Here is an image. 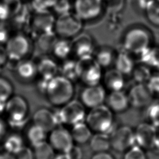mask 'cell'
<instances>
[{
	"instance_id": "1",
	"label": "cell",
	"mask_w": 159,
	"mask_h": 159,
	"mask_svg": "<svg viewBox=\"0 0 159 159\" xmlns=\"http://www.w3.org/2000/svg\"><path fill=\"white\" fill-rule=\"evenodd\" d=\"M75 88L73 81L57 75L50 80L44 95L53 106L61 107L73 99Z\"/></svg>"
},
{
	"instance_id": "2",
	"label": "cell",
	"mask_w": 159,
	"mask_h": 159,
	"mask_svg": "<svg viewBox=\"0 0 159 159\" xmlns=\"http://www.w3.org/2000/svg\"><path fill=\"white\" fill-rule=\"evenodd\" d=\"M4 114L8 127L18 130L27 123L29 114V106L26 99L21 95L12 96L6 102Z\"/></svg>"
},
{
	"instance_id": "3",
	"label": "cell",
	"mask_w": 159,
	"mask_h": 159,
	"mask_svg": "<svg viewBox=\"0 0 159 159\" xmlns=\"http://www.w3.org/2000/svg\"><path fill=\"white\" fill-rule=\"evenodd\" d=\"M85 122L92 132L108 134L113 128V112L106 105L101 104L90 109Z\"/></svg>"
},
{
	"instance_id": "4",
	"label": "cell",
	"mask_w": 159,
	"mask_h": 159,
	"mask_svg": "<svg viewBox=\"0 0 159 159\" xmlns=\"http://www.w3.org/2000/svg\"><path fill=\"white\" fill-rule=\"evenodd\" d=\"M152 35L142 27H134L125 34L122 45L124 50L131 54H141L151 45Z\"/></svg>"
},
{
	"instance_id": "5",
	"label": "cell",
	"mask_w": 159,
	"mask_h": 159,
	"mask_svg": "<svg viewBox=\"0 0 159 159\" xmlns=\"http://www.w3.org/2000/svg\"><path fill=\"white\" fill-rule=\"evenodd\" d=\"M78 78L86 86L95 85L102 80V67L92 55L76 60Z\"/></svg>"
},
{
	"instance_id": "6",
	"label": "cell",
	"mask_w": 159,
	"mask_h": 159,
	"mask_svg": "<svg viewBox=\"0 0 159 159\" xmlns=\"http://www.w3.org/2000/svg\"><path fill=\"white\" fill-rule=\"evenodd\" d=\"M83 20L74 12H66L58 15L55 19L53 31L60 38H73L81 32Z\"/></svg>"
},
{
	"instance_id": "7",
	"label": "cell",
	"mask_w": 159,
	"mask_h": 159,
	"mask_svg": "<svg viewBox=\"0 0 159 159\" xmlns=\"http://www.w3.org/2000/svg\"><path fill=\"white\" fill-rule=\"evenodd\" d=\"M54 113L58 125L64 124L73 126L85 122L86 116L84 106L80 101L73 99L61 106V108Z\"/></svg>"
},
{
	"instance_id": "8",
	"label": "cell",
	"mask_w": 159,
	"mask_h": 159,
	"mask_svg": "<svg viewBox=\"0 0 159 159\" xmlns=\"http://www.w3.org/2000/svg\"><path fill=\"white\" fill-rule=\"evenodd\" d=\"M4 47L9 61L16 63L26 58L32 49L30 40L22 34L11 35Z\"/></svg>"
},
{
	"instance_id": "9",
	"label": "cell",
	"mask_w": 159,
	"mask_h": 159,
	"mask_svg": "<svg viewBox=\"0 0 159 159\" xmlns=\"http://www.w3.org/2000/svg\"><path fill=\"white\" fill-rule=\"evenodd\" d=\"M72 8L83 21L98 18L104 9L102 0H73Z\"/></svg>"
},
{
	"instance_id": "10",
	"label": "cell",
	"mask_w": 159,
	"mask_h": 159,
	"mask_svg": "<svg viewBox=\"0 0 159 159\" xmlns=\"http://www.w3.org/2000/svg\"><path fill=\"white\" fill-rule=\"evenodd\" d=\"M110 142L114 151L125 152L135 143L134 131L129 126H120L112 132Z\"/></svg>"
},
{
	"instance_id": "11",
	"label": "cell",
	"mask_w": 159,
	"mask_h": 159,
	"mask_svg": "<svg viewBox=\"0 0 159 159\" xmlns=\"http://www.w3.org/2000/svg\"><path fill=\"white\" fill-rule=\"evenodd\" d=\"M48 143L58 152H68L74 145L71 132L61 126H57L50 132Z\"/></svg>"
},
{
	"instance_id": "12",
	"label": "cell",
	"mask_w": 159,
	"mask_h": 159,
	"mask_svg": "<svg viewBox=\"0 0 159 159\" xmlns=\"http://www.w3.org/2000/svg\"><path fill=\"white\" fill-rule=\"evenodd\" d=\"M106 98L105 88L99 84L86 86L80 94V101L85 107L89 109L103 104Z\"/></svg>"
},
{
	"instance_id": "13",
	"label": "cell",
	"mask_w": 159,
	"mask_h": 159,
	"mask_svg": "<svg viewBox=\"0 0 159 159\" xmlns=\"http://www.w3.org/2000/svg\"><path fill=\"white\" fill-rule=\"evenodd\" d=\"M55 18L48 10H36L31 19L32 29L39 35L53 31Z\"/></svg>"
},
{
	"instance_id": "14",
	"label": "cell",
	"mask_w": 159,
	"mask_h": 159,
	"mask_svg": "<svg viewBox=\"0 0 159 159\" xmlns=\"http://www.w3.org/2000/svg\"><path fill=\"white\" fill-rule=\"evenodd\" d=\"M134 139L136 145L142 148L145 150L152 148L157 139L154 127L149 123H140L134 132Z\"/></svg>"
},
{
	"instance_id": "15",
	"label": "cell",
	"mask_w": 159,
	"mask_h": 159,
	"mask_svg": "<svg viewBox=\"0 0 159 159\" xmlns=\"http://www.w3.org/2000/svg\"><path fill=\"white\" fill-rule=\"evenodd\" d=\"M153 94L147 83H136L129 90L127 94L130 106L135 108H142L150 102Z\"/></svg>"
},
{
	"instance_id": "16",
	"label": "cell",
	"mask_w": 159,
	"mask_h": 159,
	"mask_svg": "<svg viewBox=\"0 0 159 159\" xmlns=\"http://www.w3.org/2000/svg\"><path fill=\"white\" fill-rule=\"evenodd\" d=\"M71 50L76 58L92 55L94 52V43L92 37L87 33H80L72 40Z\"/></svg>"
},
{
	"instance_id": "17",
	"label": "cell",
	"mask_w": 159,
	"mask_h": 159,
	"mask_svg": "<svg viewBox=\"0 0 159 159\" xmlns=\"http://www.w3.org/2000/svg\"><path fill=\"white\" fill-rule=\"evenodd\" d=\"M32 122L41 127L47 132L58 126L55 113L45 107L39 108L35 111L32 116Z\"/></svg>"
},
{
	"instance_id": "18",
	"label": "cell",
	"mask_w": 159,
	"mask_h": 159,
	"mask_svg": "<svg viewBox=\"0 0 159 159\" xmlns=\"http://www.w3.org/2000/svg\"><path fill=\"white\" fill-rule=\"evenodd\" d=\"M106 106L113 112L116 113L123 112L130 106L127 94L122 90L111 91L106 96Z\"/></svg>"
},
{
	"instance_id": "19",
	"label": "cell",
	"mask_w": 159,
	"mask_h": 159,
	"mask_svg": "<svg viewBox=\"0 0 159 159\" xmlns=\"http://www.w3.org/2000/svg\"><path fill=\"white\" fill-rule=\"evenodd\" d=\"M15 72L16 76L21 80L31 81L38 75L37 63L31 60L25 58L16 63Z\"/></svg>"
},
{
	"instance_id": "20",
	"label": "cell",
	"mask_w": 159,
	"mask_h": 159,
	"mask_svg": "<svg viewBox=\"0 0 159 159\" xmlns=\"http://www.w3.org/2000/svg\"><path fill=\"white\" fill-rule=\"evenodd\" d=\"M102 81L104 87L110 91H120L125 84L124 75L116 68L107 70L102 75Z\"/></svg>"
},
{
	"instance_id": "21",
	"label": "cell",
	"mask_w": 159,
	"mask_h": 159,
	"mask_svg": "<svg viewBox=\"0 0 159 159\" xmlns=\"http://www.w3.org/2000/svg\"><path fill=\"white\" fill-rule=\"evenodd\" d=\"M37 72L40 77L52 79L57 76L59 71V66L55 61L49 57L41 58L37 63Z\"/></svg>"
},
{
	"instance_id": "22",
	"label": "cell",
	"mask_w": 159,
	"mask_h": 159,
	"mask_svg": "<svg viewBox=\"0 0 159 159\" xmlns=\"http://www.w3.org/2000/svg\"><path fill=\"white\" fill-rule=\"evenodd\" d=\"M114 63L115 68L124 75L131 74L135 66L131 53L125 50L122 51L116 55Z\"/></svg>"
},
{
	"instance_id": "23",
	"label": "cell",
	"mask_w": 159,
	"mask_h": 159,
	"mask_svg": "<svg viewBox=\"0 0 159 159\" xmlns=\"http://www.w3.org/2000/svg\"><path fill=\"white\" fill-rule=\"evenodd\" d=\"M24 145V141L22 135L17 132H12L6 135L2 140L1 147L3 151L15 155Z\"/></svg>"
},
{
	"instance_id": "24",
	"label": "cell",
	"mask_w": 159,
	"mask_h": 159,
	"mask_svg": "<svg viewBox=\"0 0 159 159\" xmlns=\"http://www.w3.org/2000/svg\"><path fill=\"white\" fill-rule=\"evenodd\" d=\"M20 0H0V20H6L16 16L21 11Z\"/></svg>"
},
{
	"instance_id": "25",
	"label": "cell",
	"mask_w": 159,
	"mask_h": 159,
	"mask_svg": "<svg viewBox=\"0 0 159 159\" xmlns=\"http://www.w3.org/2000/svg\"><path fill=\"white\" fill-rule=\"evenodd\" d=\"M70 132L74 143L78 144L86 143L92 136V130L85 122L73 125Z\"/></svg>"
},
{
	"instance_id": "26",
	"label": "cell",
	"mask_w": 159,
	"mask_h": 159,
	"mask_svg": "<svg viewBox=\"0 0 159 159\" xmlns=\"http://www.w3.org/2000/svg\"><path fill=\"white\" fill-rule=\"evenodd\" d=\"M51 52L57 59L66 60L72 54L71 40L68 39H57L52 48Z\"/></svg>"
},
{
	"instance_id": "27",
	"label": "cell",
	"mask_w": 159,
	"mask_h": 159,
	"mask_svg": "<svg viewBox=\"0 0 159 159\" xmlns=\"http://www.w3.org/2000/svg\"><path fill=\"white\" fill-rule=\"evenodd\" d=\"M91 149L95 153L107 152L111 148L110 137L104 133H95L89 140Z\"/></svg>"
},
{
	"instance_id": "28",
	"label": "cell",
	"mask_w": 159,
	"mask_h": 159,
	"mask_svg": "<svg viewBox=\"0 0 159 159\" xmlns=\"http://www.w3.org/2000/svg\"><path fill=\"white\" fill-rule=\"evenodd\" d=\"M141 63L148 68H159V47L150 45L140 54Z\"/></svg>"
},
{
	"instance_id": "29",
	"label": "cell",
	"mask_w": 159,
	"mask_h": 159,
	"mask_svg": "<svg viewBox=\"0 0 159 159\" xmlns=\"http://www.w3.org/2000/svg\"><path fill=\"white\" fill-rule=\"evenodd\" d=\"M47 132L41 127L32 124L27 129L26 138L32 147L46 141Z\"/></svg>"
},
{
	"instance_id": "30",
	"label": "cell",
	"mask_w": 159,
	"mask_h": 159,
	"mask_svg": "<svg viewBox=\"0 0 159 159\" xmlns=\"http://www.w3.org/2000/svg\"><path fill=\"white\" fill-rule=\"evenodd\" d=\"M57 35L54 31L42 34L37 39V48L42 53H48L52 51V48L57 40Z\"/></svg>"
},
{
	"instance_id": "31",
	"label": "cell",
	"mask_w": 159,
	"mask_h": 159,
	"mask_svg": "<svg viewBox=\"0 0 159 159\" xmlns=\"http://www.w3.org/2000/svg\"><path fill=\"white\" fill-rule=\"evenodd\" d=\"M60 75L68 79L71 81H75L78 80L76 60L66 59L64 60L62 64L59 66Z\"/></svg>"
},
{
	"instance_id": "32",
	"label": "cell",
	"mask_w": 159,
	"mask_h": 159,
	"mask_svg": "<svg viewBox=\"0 0 159 159\" xmlns=\"http://www.w3.org/2000/svg\"><path fill=\"white\" fill-rule=\"evenodd\" d=\"M94 58L102 68H107L114 63L116 55L111 48L102 47L97 51Z\"/></svg>"
},
{
	"instance_id": "33",
	"label": "cell",
	"mask_w": 159,
	"mask_h": 159,
	"mask_svg": "<svg viewBox=\"0 0 159 159\" xmlns=\"http://www.w3.org/2000/svg\"><path fill=\"white\" fill-rule=\"evenodd\" d=\"M144 9L149 22L159 27V0H149Z\"/></svg>"
},
{
	"instance_id": "34",
	"label": "cell",
	"mask_w": 159,
	"mask_h": 159,
	"mask_svg": "<svg viewBox=\"0 0 159 159\" xmlns=\"http://www.w3.org/2000/svg\"><path fill=\"white\" fill-rule=\"evenodd\" d=\"M33 148L35 159H52L55 155V150L48 142L44 141Z\"/></svg>"
},
{
	"instance_id": "35",
	"label": "cell",
	"mask_w": 159,
	"mask_h": 159,
	"mask_svg": "<svg viewBox=\"0 0 159 159\" xmlns=\"http://www.w3.org/2000/svg\"><path fill=\"white\" fill-rule=\"evenodd\" d=\"M131 75L136 83H147L152 75L150 68L143 63L135 66Z\"/></svg>"
},
{
	"instance_id": "36",
	"label": "cell",
	"mask_w": 159,
	"mask_h": 159,
	"mask_svg": "<svg viewBox=\"0 0 159 159\" xmlns=\"http://www.w3.org/2000/svg\"><path fill=\"white\" fill-rule=\"evenodd\" d=\"M14 86L6 78L0 76V101L6 102L14 94Z\"/></svg>"
},
{
	"instance_id": "37",
	"label": "cell",
	"mask_w": 159,
	"mask_h": 159,
	"mask_svg": "<svg viewBox=\"0 0 159 159\" xmlns=\"http://www.w3.org/2000/svg\"><path fill=\"white\" fill-rule=\"evenodd\" d=\"M104 9L112 14L120 12L124 6V0H102Z\"/></svg>"
},
{
	"instance_id": "38",
	"label": "cell",
	"mask_w": 159,
	"mask_h": 159,
	"mask_svg": "<svg viewBox=\"0 0 159 159\" xmlns=\"http://www.w3.org/2000/svg\"><path fill=\"white\" fill-rule=\"evenodd\" d=\"M123 159H147L144 149L137 145H133L125 152Z\"/></svg>"
},
{
	"instance_id": "39",
	"label": "cell",
	"mask_w": 159,
	"mask_h": 159,
	"mask_svg": "<svg viewBox=\"0 0 159 159\" xmlns=\"http://www.w3.org/2000/svg\"><path fill=\"white\" fill-rule=\"evenodd\" d=\"M58 0H32L35 10H47L53 8Z\"/></svg>"
},
{
	"instance_id": "40",
	"label": "cell",
	"mask_w": 159,
	"mask_h": 159,
	"mask_svg": "<svg viewBox=\"0 0 159 159\" xmlns=\"http://www.w3.org/2000/svg\"><path fill=\"white\" fill-rule=\"evenodd\" d=\"M14 156L15 159H35L33 149L25 145L14 155Z\"/></svg>"
},
{
	"instance_id": "41",
	"label": "cell",
	"mask_w": 159,
	"mask_h": 159,
	"mask_svg": "<svg viewBox=\"0 0 159 159\" xmlns=\"http://www.w3.org/2000/svg\"><path fill=\"white\" fill-rule=\"evenodd\" d=\"M147 84L153 94H159V75H151Z\"/></svg>"
},
{
	"instance_id": "42",
	"label": "cell",
	"mask_w": 159,
	"mask_h": 159,
	"mask_svg": "<svg viewBox=\"0 0 159 159\" xmlns=\"http://www.w3.org/2000/svg\"><path fill=\"white\" fill-rule=\"evenodd\" d=\"M9 59L5 47L0 44V73L6 65Z\"/></svg>"
},
{
	"instance_id": "43",
	"label": "cell",
	"mask_w": 159,
	"mask_h": 159,
	"mask_svg": "<svg viewBox=\"0 0 159 159\" xmlns=\"http://www.w3.org/2000/svg\"><path fill=\"white\" fill-rule=\"evenodd\" d=\"M67 153H68L71 159H81L83 156L81 149L75 145H73Z\"/></svg>"
},
{
	"instance_id": "44",
	"label": "cell",
	"mask_w": 159,
	"mask_h": 159,
	"mask_svg": "<svg viewBox=\"0 0 159 159\" xmlns=\"http://www.w3.org/2000/svg\"><path fill=\"white\" fill-rule=\"evenodd\" d=\"M8 125L6 120H4L0 117V141L2 140L7 135Z\"/></svg>"
},
{
	"instance_id": "45",
	"label": "cell",
	"mask_w": 159,
	"mask_h": 159,
	"mask_svg": "<svg viewBox=\"0 0 159 159\" xmlns=\"http://www.w3.org/2000/svg\"><path fill=\"white\" fill-rule=\"evenodd\" d=\"M91 159H115L114 156L107 152L95 153Z\"/></svg>"
},
{
	"instance_id": "46",
	"label": "cell",
	"mask_w": 159,
	"mask_h": 159,
	"mask_svg": "<svg viewBox=\"0 0 159 159\" xmlns=\"http://www.w3.org/2000/svg\"><path fill=\"white\" fill-rule=\"evenodd\" d=\"M52 159H71L70 155L67 152H58L55 154Z\"/></svg>"
},
{
	"instance_id": "47",
	"label": "cell",
	"mask_w": 159,
	"mask_h": 159,
	"mask_svg": "<svg viewBox=\"0 0 159 159\" xmlns=\"http://www.w3.org/2000/svg\"><path fill=\"white\" fill-rule=\"evenodd\" d=\"M0 159H15V158L14 155L3 151L0 152Z\"/></svg>"
},
{
	"instance_id": "48",
	"label": "cell",
	"mask_w": 159,
	"mask_h": 159,
	"mask_svg": "<svg viewBox=\"0 0 159 159\" xmlns=\"http://www.w3.org/2000/svg\"><path fill=\"white\" fill-rule=\"evenodd\" d=\"M147 1H149V0H147Z\"/></svg>"
}]
</instances>
